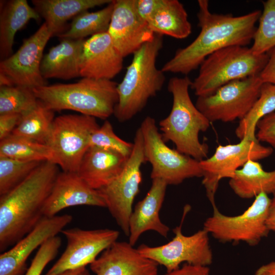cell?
I'll list each match as a JSON object with an SVG mask.
<instances>
[{
	"instance_id": "1",
	"label": "cell",
	"mask_w": 275,
	"mask_h": 275,
	"mask_svg": "<svg viewBox=\"0 0 275 275\" xmlns=\"http://www.w3.org/2000/svg\"><path fill=\"white\" fill-rule=\"evenodd\" d=\"M198 26L201 31L187 46L178 49L161 68L164 72L187 75L200 67L212 53L229 46H246L253 40L262 11L254 10L239 16L211 13L209 2L198 1Z\"/></svg>"
},
{
	"instance_id": "2",
	"label": "cell",
	"mask_w": 275,
	"mask_h": 275,
	"mask_svg": "<svg viewBox=\"0 0 275 275\" xmlns=\"http://www.w3.org/2000/svg\"><path fill=\"white\" fill-rule=\"evenodd\" d=\"M50 161L41 162L23 181L0 197V252L15 244L43 217V208L60 173Z\"/></svg>"
},
{
	"instance_id": "3",
	"label": "cell",
	"mask_w": 275,
	"mask_h": 275,
	"mask_svg": "<svg viewBox=\"0 0 275 275\" xmlns=\"http://www.w3.org/2000/svg\"><path fill=\"white\" fill-rule=\"evenodd\" d=\"M162 46V36L155 34L133 54L122 80L118 84L119 99L114 115L119 122L132 119L161 90L166 76L156 67V62Z\"/></svg>"
},
{
	"instance_id": "4",
	"label": "cell",
	"mask_w": 275,
	"mask_h": 275,
	"mask_svg": "<svg viewBox=\"0 0 275 275\" xmlns=\"http://www.w3.org/2000/svg\"><path fill=\"white\" fill-rule=\"evenodd\" d=\"M191 81L187 76L174 77L168 82L173 103L169 115L159 123L163 141H171L180 153L201 161L207 158L209 147L201 143L199 133L206 131L210 122L191 101L189 88Z\"/></svg>"
},
{
	"instance_id": "5",
	"label": "cell",
	"mask_w": 275,
	"mask_h": 275,
	"mask_svg": "<svg viewBox=\"0 0 275 275\" xmlns=\"http://www.w3.org/2000/svg\"><path fill=\"white\" fill-rule=\"evenodd\" d=\"M118 84L105 79L82 77L71 84H56L33 89L37 99L54 112L72 110L105 120L118 102Z\"/></svg>"
},
{
	"instance_id": "6",
	"label": "cell",
	"mask_w": 275,
	"mask_h": 275,
	"mask_svg": "<svg viewBox=\"0 0 275 275\" xmlns=\"http://www.w3.org/2000/svg\"><path fill=\"white\" fill-rule=\"evenodd\" d=\"M268 57V53L256 54L251 48L244 46L221 49L201 63L190 88L198 97L210 95L231 81L259 74Z\"/></svg>"
},
{
	"instance_id": "7",
	"label": "cell",
	"mask_w": 275,
	"mask_h": 275,
	"mask_svg": "<svg viewBox=\"0 0 275 275\" xmlns=\"http://www.w3.org/2000/svg\"><path fill=\"white\" fill-rule=\"evenodd\" d=\"M140 128L143 139L145 160L152 167V179H160L168 185H177L186 179L202 177L200 161L169 147L153 118L146 117Z\"/></svg>"
},
{
	"instance_id": "8",
	"label": "cell",
	"mask_w": 275,
	"mask_h": 275,
	"mask_svg": "<svg viewBox=\"0 0 275 275\" xmlns=\"http://www.w3.org/2000/svg\"><path fill=\"white\" fill-rule=\"evenodd\" d=\"M270 202L268 195L261 193L242 213L236 216L224 214L214 205L213 214L205 220L203 229L220 242L241 241L255 246L270 232L266 223Z\"/></svg>"
},
{
	"instance_id": "9",
	"label": "cell",
	"mask_w": 275,
	"mask_h": 275,
	"mask_svg": "<svg viewBox=\"0 0 275 275\" xmlns=\"http://www.w3.org/2000/svg\"><path fill=\"white\" fill-rule=\"evenodd\" d=\"M96 118L84 115H63L54 118L46 145L52 162L64 172H77L90 147L93 133L99 127Z\"/></svg>"
},
{
	"instance_id": "10",
	"label": "cell",
	"mask_w": 275,
	"mask_h": 275,
	"mask_svg": "<svg viewBox=\"0 0 275 275\" xmlns=\"http://www.w3.org/2000/svg\"><path fill=\"white\" fill-rule=\"evenodd\" d=\"M133 144L132 152L122 172L109 184L98 190L105 201L106 208L128 237L132 204L142 180L141 168L146 162L140 127L136 131Z\"/></svg>"
},
{
	"instance_id": "11",
	"label": "cell",
	"mask_w": 275,
	"mask_h": 275,
	"mask_svg": "<svg viewBox=\"0 0 275 275\" xmlns=\"http://www.w3.org/2000/svg\"><path fill=\"white\" fill-rule=\"evenodd\" d=\"M189 208L185 207L180 225L173 229L175 236L170 242L153 247L143 244L137 248L143 256L163 266L167 272L179 268L183 262L202 266H208L212 263L209 234L204 229L189 236L182 232V224Z\"/></svg>"
},
{
	"instance_id": "12",
	"label": "cell",
	"mask_w": 275,
	"mask_h": 275,
	"mask_svg": "<svg viewBox=\"0 0 275 275\" xmlns=\"http://www.w3.org/2000/svg\"><path fill=\"white\" fill-rule=\"evenodd\" d=\"M263 84L259 74L234 80L210 95L198 97L195 105L210 122L240 120L259 97Z\"/></svg>"
},
{
	"instance_id": "13",
	"label": "cell",
	"mask_w": 275,
	"mask_h": 275,
	"mask_svg": "<svg viewBox=\"0 0 275 275\" xmlns=\"http://www.w3.org/2000/svg\"><path fill=\"white\" fill-rule=\"evenodd\" d=\"M272 152L271 147L262 145L258 140L244 139L237 144L219 145L210 157L200 161L202 183L212 206L216 205L215 195L222 179L233 178L249 160L265 158Z\"/></svg>"
},
{
	"instance_id": "14",
	"label": "cell",
	"mask_w": 275,
	"mask_h": 275,
	"mask_svg": "<svg viewBox=\"0 0 275 275\" xmlns=\"http://www.w3.org/2000/svg\"><path fill=\"white\" fill-rule=\"evenodd\" d=\"M52 33L44 22L31 36L23 40L17 51L1 60L0 74L5 76L12 86L35 88L48 85L40 70L43 52Z\"/></svg>"
},
{
	"instance_id": "15",
	"label": "cell",
	"mask_w": 275,
	"mask_h": 275,
	"mask_svg": "<svg viewBox=\"0 0 275 275\" xmlns=\"http://www.w3.org/2000/svg\"><path fill=\"white\" fill-rule=\"evenodd\" d=\"M67 240L60 258L45 275H57L66 270L86 267L117 241L118 231L101 229L83 230L74 228L61 232Z\"/></svg>"
},
{
	"instance_id": "16",
	"label": "cell",
	"mask_w": 275,
	"mask_h": 275,
	"mask_svg": "<svg viewBox=\"0 0 275 275\" xmlns=\"http://www.w3.org/2000/svg\"><path fill=\"white\" fill-rule=\"evenodd\" d=\"M107 33L123 58L133 54L143 45L151 41L155 35L139 15L135 0H114Z\"/></svg>"
},
{
	"instance_id": "17",
	"label": "cell",
	"mask_w": 275,
	"mask_h": 275,
	"mask_svg": "<svg viewBox=\"0 0 275 275\" xmlns=\"http://www.w3.org/2000/svg\"><path fill=\"white\" fill-rule=\"evenodd\" d=\"M70 214L43 216L36 226L9 250L0 255V275H23L31 253L57 236L72 221Z\"/></svg>"
},
{
	"instance_id": "18",
	"label": "cell",
	"mask_w": 275,
	"mask_h": 275,
	"mask_svg": "<svg viewBox=\"0 0 275 275\" xmlns=\"http://www.w3.org/2000/svg\"><path fill=\"white\" fill-rule=\"evenodd\" d=\"M78 205L106 207L99 190L90 187L77 173L60 172L44 205L43 216H54L65 208Z\"/></svg>"
},
{
	"instance_id": "19",
	"label": "cell",
	"mask_w": 275,
	"mask_h": 275,
	"mask_svg": "<svg viewBox=\"0 0 275 275\" xmlns=\"http://www.w3.org/2000/svg\"><path fill=\"white\" fill-rule=\"evenodd\" d=\"M158 265L128 242L116 241L90 267L96 275H157Z\"/></svg>"
},
{
	"instance_id": "20",
	"label": "cell",
	"mask_w": 275,
	"mask_h": 275,
	"mask_svg": "<svg viewBox=\"0 0 275 275\" xmlns=\"http://www.w3.org/2000/svg\"><path fill=\"white\" fill-rule=\"evenodd\" d=\"M124 58L104 32L85 40L80 63V76L112 80L123 68Z\"/></svg>"
},
{
	"instance_id": "21",
	"label": "cell",
	"mask_w": 275,
	"mask_h": 275,
	"mask_svg": "<svg viewBox=\"0 0 275 275\" xmlns=\"http://www.w3.org/2000/svg\"><path fill=\"white\" fill-rule=\"evenodd\" d=\"M168 185L160 179H152L151 186L144 198L140 201L132 210L129 221L128 242L134 246L144 232L152 230L167 237L169 227L159 218Z\"/></svg>"
},
{
	"instance_id": "22",
	"label": "cell",
	"mask_w": 275,
	"mask_h": 275,
	"mask_svg": "<svg viewBox=\"0 0 275 275\" xmlns=\"http://www.w3.org/2000/svg\"><path fill=\"white\" fill-rule=\"evenodd\" d=\"M128 158L116 151L91 146L84 155L76 173L90 187L99 190L120 175Z\"/></svg>"
},
{
	"instance_id": "23",
	"label": "cell",
	"mask_w": 275,
	"mask_h": 275,
	"mask_svg": "<svg viewBox=\"0 0 275 275\" xmlns=\"http://www.w3.org/2000/svg\"><path fill=\"white\" fill-rule=\"evenodd\" d=\"M85 39H62L42 59L40 70L47 80L51 78L69 80L80 76V63Z\"/></svg>"
},
{
	"instance_id": "24",
	"label": "cell",
	"mask_w": 275,
	"mask_h": 275,
	"mask_svg": "<svg viewBox=\"0 0 275 275\" xmlns=\"http://www.w3.org/2000/svg\"><path fill=\"white\" fill-rule=\"evenodd\" d=\"M112 0H32L34 9L53 35L64 33L66 22L79 14Z\"/></svg>"
},
{
	"instance_id": "25",
	"label": "cell",
	"mask_w": 275,
	"mask_h": 275,
	"mask_svg": "<svg viewBox=\"0 0 275 275\" xmlns=\"http://www.w3.org/2000/svg\"><path fill=\"white\" fill-rule=\"evenodd\" d=\"M0 12V58L4 60L13 54L16 32L31 19L38 20L40 16L26 0L1 1Z\"/></svg>"
},
{
	"instance_id": "26",
	"label": "cell",
	"mask_w": 275,
	"mask_h": 275,
	"mask_svg": "<svg viewBox=\"0 0 275 275\" xmlns=\"http://www.w3.org/2000/svg\"><path fill=\"white\" fill-rule=\"evenodd\" d=\"M229 184L242 199L255 198L261 193L275 194V170L265 171L258 161L250 160L237 170Z\"/></svg>"
},
{
	"instance_id": "27",
	"label": "cell",
	"mask_w": 275,
	"mask_h": 275,
	"mask_svg": "<svg viewBox=\"0 0 275 275\" xmlns=\"http://www.w3.org/2000/svg\"><path fill=\"white\" fill-rule=\"evenodd\" d=\"M155 34L183 39L191 33V25L183 4L178 0H163V2L147 22Z\"/></svg>"
},
{
	"instance_id": "28",
	"label": "cell",
	"mask_w": 275,
	"mask_h": 275,
	"mask_svg": "<svg viewBox=\"0 0 275 275\" xmlns=\"http://www.w3.org/2000/svg\"><path fill=\"white\" fill-rule=\"evenodd\" d=\"M274 111L275 85L263 83L259 97L246 115L239 121L235 131L236 136L240 140H258L256 136L258 123Z\"/></svg>"
},
{
	"instance_id": "29",
	"label": "cell",
	"mask_w": 275,
	"mask_h": 275,
	"mask_svg": "<svg viewBox=\"0 0 275 275\" xmlns=\"http://www.w3.org/2000/svg\"><path fill=\"white\" fill-rule=\"evenodd\" d=\"M113 9L114 0L97 11H86L79 14L73 18L68 30L59 35V37L61 39H82L107 32Z\"/></svg>"
},
{
	"instance_id": "30",
	"label": "cell",
	"mask_w": 275,
	"mask_h": 275,
	"mask_svg": "<svg viewBox=\"0 0 275 275\" xmlns=\"http://www.w3.org/2000/svg\"><path fill=\"white\" fill-rule=\"evenodd\" d=\"M54 112L38 100L35 108L22 115L11 134L46 145L54 119Z\"/></svg>"
},
{
	"instance_id": "31",
	"label": "cell",
	"mask_w": 275,
	"mask_h": 275,
	"mask_svg": "<svg viewBox=\"0 0 275 275\" xmlns=\"http://www.w3.org/2000/svg\"><path fill=\"white\" fill-rule=\"evenodd\" d=\"M0 157L26 161L53 160L46 145L12 134L1 141Z\"/></svg>"
},
{
	"instance_id": "32",
	"label": "cell",
	"mask_w": 275,
	"mask_h": 275,
	"mask_svg": "<svg viewBox=\"0 0 275 275\" xmlns=\"http://www.w3.org/2000/svg\"><path fill=\"white\" fill-rule=\"evenodd\" d=\"M38 103L33 88L23 86L0 87V115H23L35 108Z\"/></svg>"
},
{
	"instance_id": "33",
	"label": "cell",
	"mask_w": 275,
	"mask_h": 275,
	"mask_svg": "<svg viewBox=\"0 0 275 275\" xmlns=\"http://www.w3.org/2000/svg\"><path fill=\"white\" fill-rule=\"evenodd\" d=\"M263 10L259 19L251 48L256 54L268 53L275 47V0L263 2Z\"/></svg>"
},
{
	"instance_id": "34",
	"label": "cell",
	"mask_w": 275,
	"mask_h": 275,
	"mask_svg": "<svg viewBox=\"0 0 275 275\" xmlns=\"http://www.w3.org/2000/svg\"><path fill=\"white\" fill-rule=\"evenodd\" d=\"M42 162L20 161L0 157V196L15 187Z\"/></svg>"
},
{
	"instance_id": "35",
	"label": "cell",
	"mask_w": 275,
	"mask_h": 275,
	"mask_svg": "<svg viewBox=\"0 0 275 275\" xmlns=\"http://www.w3.org/2000/svg\"><path fill=\"white\" fill-rule=\"evenodd\" d=\"M91 146L113 150L128 158L132 152L133 144L117 136L112 124L106 120L92 134L90 139Z\"/></svg>"
},
{
	"instance_id": "36",
	"label": "cell",
	"mask_w": 275,
	"mask_h": 275,
	"mask_svg": "<svg viewBox=\"0 0 275 275\" xmlns=\"http://www.w3.org/2000/svg\"><path fill=\"white\" fill-rule=\"evenodd\" d=\"M62 239L58 236L44 242L39 248L24 275H41L46 266L57 255Z\"/></svg>"
},
{
	"instance_id": "37",
	"label": "cell",
	"mask_w": 275,
	"mask_h": 275,
	"mask_svg": "<svg viewBox=\"0 0 275 275\" xmlns=\"http://www.w3.org/2000/svg\"><path fill=\"white\" fill-rule=\"evenodd\" d=\"M256 136L260 142L266 143L275 149V111L259 122Z\"/></svg>"
},
{
	"instance_id": "38",
	"label": "cell",
	"mask_w": 275,
	"mask_h": 275,
	"mask_svg": "<svg viewBox=\"0 0 275 275\" xmlns=\"http://www.w3.org/2000/svg\"><path fill=\"white\" fill-rule=\"evenodd\" d=\"M22 115L15 113L0 115V141L12 134L19 124Z\"/></svg>"
},
{
	"instance_id": "39",
	"label": "cell",
	"mask_w": 275,
	"mask_h": 275,
	"mask_svg": "<svg viewBox=\"0 0 275 275\" xmlns=\"http://www.w3.org/2000/svg\"><path fill=\"white\" fill-rule=\"evenodd\" d=\"M163 0H135V7L140 17L147 23L159 8Z\"/></svg>"
},
{
	"instance_id": "40",
	"label": "cell",
	"mask_w": 275,
	"mask_h": 275,
	"mask_svg": "<svg viewBox=\"0 0 275 275\" xmlns=\"http://www.w3.org/2000/svg\"><path fill=\"white\" fill-rule=\"evenodd\" d=\"M268 60L259 74L263 83L275 85V47L268 52Z\"/></svg>"
},
{
	"instance_id": "41",
	"label": "cell",
	"mask_w": 275,
	"mask_h": 275,
	"mask_svg": "<svg viewBox=\"0 0 275 275\" xmlns=\"http://www.w3.org/2000/svg\"><path fill=\"white\" fill-rule=\"evenodd\" d=\"M164 275H210V269L208 266L186 263L176 269L167 272Z\"/></svg>"
},
{
	"instance_id": "42",
	"label": "cell",
	"mask_w": 275,
	"mask_h": 275,
	"mask_svg": "<svg viewBox=\"0 0 275 275\" xmlns=\"http://www.w3.org/2000/svg\"><path fill=\"white\" fill-rule=\"evenodd\" d=\"M266 223L269 230L275 232V194L271 199Z\"/></svg>"
},
{
	"instance_id": "43",
	"label": "cell",
	"mask_w": 275,
	"mask_h": 275,
	"mask_svg": "<svg viewBox=\"0 0 275 275\" xmlns=\"http://www.w3.org/2000/svg\"><path fill=\"white\" fill-rule=\"evenodd\" d=\"M254 275H275V260L260 266Z\"/></svg>"
},
{
	"instance_id": "44",
	"label": "cell",
	"mask_w": 275,
	"mask_h": 275,
	"mask_svg": "<svg viewBox=\"0 0 275 275\" xmlns=\"http://www.w3.org/2000/svg\"><path fill=\"white\" fill-rule=\"evenodd\" d=\"M57 275H91L86 267H81L75 269L63 271Z\"/></svg>"
}]
</instances>
